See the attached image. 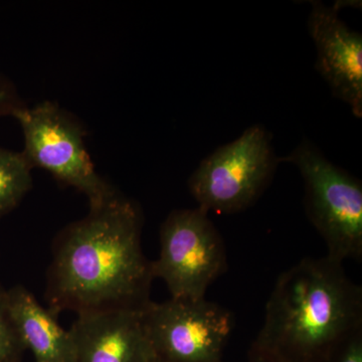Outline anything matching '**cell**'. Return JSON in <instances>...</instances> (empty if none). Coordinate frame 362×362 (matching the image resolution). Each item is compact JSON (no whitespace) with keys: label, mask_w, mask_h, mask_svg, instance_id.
I'll list each match as a JSON object with an SVG mask.
<instances>
[{"label":"cell","mask_w":362,"mask_h":362,"mask_svg":"<svg viewBox=\"0 0 362 362\" xmlns=\"http://www.w3.org/2000/svg\"><path fill=\"white\" fill-rule=\"evenodd\" d=\"M278 163L271 133L252 125L206 157L188 180V188L207 214L239 213L261 197Z\"/></svg>","instance_id":"5"},{"label":"cell","mask_w":362,"mask_h":362,"mask_svg":"<svg viewBox=\"0 0 362 362\" xmlns=\"http://www.w3.org/2000/svg\"><path fill=\"white\" fill-rule=\"evenodd\" d=\"M143 317L162 362H223L235 326L232 312L206 298L150 301Z\"/></svg>","instance_id":"7"},{"label":"cell","mask_w":362,"mask_h":362,"mask_svg":"<svg viewBox=\"0 0 362 362\" xmlns=\"http://www.w3.org/2000/svg\"><path fill=\"white\" fill-rule=\"evenodd\" d=\"M329 362H362V329L350 335Z\"/></svg>","instance_id":"14"},{"label":"cell","mask_w":362,"mask_h":362,"mask_svg":"<svg viewBox=\"0 0 362 362\" xmlns=\"http://www.w3.org/2000/svg\"><path fill=\"white\" fill-rule=\"evenodd\" d=\"M249 361L250 362H279L276 359L267 356V354H262L258 350L252 349L249 351Z\"/></svg>","instance_id":"15"},{"label":"cell","mask_w":362,"mask_h":362,"mask_svg":"<svg viewBox=\"0 0 362 362\" xmlns=\"http://www.w3.org/2000/svg\"><path fill=\"white\" fill-rule=\"evenodd\" d=\"M299 169L304 181V204L312 225L337 261L362 256V185L335 165L315 145L303 139L289 156L279 158Z\"/></svg>","instance_id":"3"},{"label":"cell","mask_w":362,"mask_h":362,"mask_svg":"<svg viewBox=\"0 0 362 362\" xmlns=\"http://www.w3.org/2000/svg\"><path fill=\"white\" fill-rule=\"evenodd\" d=\"M25 351L9 314L6 289L0 286V362H21Z\"/></svg>","instance_id":"12"},{"label":"cell","mask_w":362,"mask_h":362,"mask_svg":"<svg viewBox=\"0 0 362 362\" xmlns=\"http://www.w3.org/2000/svg\"><path fill=\"white\" fill-rule=\"evenodd\" d=\"M143 309L78 314L70 330L74 362H156Z\"/></svg>","instance_id":"9"},{"label":"cell","mask_w":362,"mask_h":362,"mask_svg":"<svg viewBox=\"0 0 362 362\" xmlns=\"http://www.w3.org/2000/svg\"><path fill=\"white\" fill-rule=\"evenodd\" d=\"M7 306L16 333L35 362H74L75 346L70 329L40 303L32 292L18 285L6 290Z\"/></svg>","instance_id":"10"},{"label":"cell","mask_w":362,"mask_h":362,"mask_svg":"<svg viewBox=\"0 0 362 362\" xmlns=\"http://www.w3.org/2000/svg\"><path fill=\"white\" fill-rule=\"evenodd\" d=\"M362 329V289L342 262L306 258L281 274L252 349L279 362H329Z\"/></svg>","instance_id":"2"},{"label":"cell","mask_w":362,"mask_h":362,"mask_svg":"<svg viewBox=\"0 0 362 362\" xmlns=\"http://www.w3.org/2000/svg\"><path fill=\"white\" fill-rule=\"evenodd\" d=\"M308 28L316 47V70L333 96L362 117V37L338 16L334 7L311 2Z\"/></svg>","instance_id":"8"},{"label":"cell","mask_w":362,"mask_h":362,"mask_svg":"<svg viewBox=\"0 0 362 362\" xmlns=\"http://www.w3.org/2000/svg\"><path fill=\"white\" fill-rule=\"evenodd\" d=\"M156 362H162V361H159V359H158V361H157Z\"/></svg>","instance_id":"16"},{"label":"cell","mask_w":362,"mask_h":362,"mask_svg":"<svg viewBox=\"0 0 362 362\" xmlns=\"http://www.w3.org/2000/svg\"><path fill=\"white\" fill-rule=\"evenodd\" d=\"M25 137L23 154L32 168L49 171L59 182L82 192L90 209L103 206L118 192L95 169L85 145V131L75 117L47 101L21 107L13 116Z\"/></svg>","instance_id":"4"},{"label":"cell","mask_w":362,"mask_h":362,"mask_svg":"<svg viewBox=\"0 0 362 362\" xmlns=\"http://www.w3.org/2000/svg\"><path fill=\"white\" fill-rule=\"evenodd\" d=\"M151 267L171 298H206L209 286L228 269L223 238L209 214L199 206L171 211L161 225L160 252Z\"/></svg>","instance_id":"6"},{"label":"cell","mask_w":362,"mask_h":362,"mask_svg":"<svg viewBox=\"0 0 362 362\" xmlns=\"http://www.w3.org/2000/svg\"><path fill=\"white\" fill-rule=\"evenodd\" d=\"M32 169L23 152L0 147V218L13 211L30 192Z\"/></svg>","instance_id":"11"},{"label":"cell","mask_w":362,"mask_h":362,"mask_svg":"<svg viewBox=\"0 0 362 362\" xmlns=\"http://www.w3.org/2000/svg\"><path fill=\"white\" fill-rule=\"evenodd\" d=\"M25 104L13 83L0 73V117L13 116Z\"/></svg>","instance_id":"13"},{"label":"cell","mask_w":362,"mask_h":362,"mask_svg":"<svg viewBox=\"0 0 362 362\" xmlns=\"http://www.w3.org/2000/svg\"><path fill=\"white\" fill-rule=\"evenodd\" d=\"M142 226L140 207L118 194L64 228L47 271V307L78 315L146 306L154 277Z\"/></svg>","instance_id":"1"}]
</instances>
